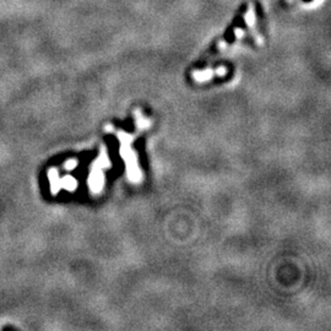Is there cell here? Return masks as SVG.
<instances>
[{
    "mask_svg": "<svg viewBox=\"0 0 331 331\" xmlns=\"http://www.w3.org/2000/svg\"><path fill=\"white\" fill-rule=\"evenodd\" d=\"M303 1H304V2H310V1H313V0H303Z\"/></svg>",
    "mask_w": 331,
    "mask_h": 331,
    "instance_id": "obj_1",
    "label": "cell"
}]
</instances>
